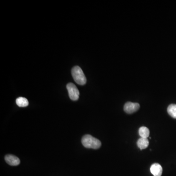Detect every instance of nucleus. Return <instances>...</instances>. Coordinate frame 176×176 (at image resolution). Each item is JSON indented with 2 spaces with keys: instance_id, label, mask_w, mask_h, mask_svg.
Masks as SVG:
<instances>
[{
  "instance_id": "obj_4",
  "label": "nucleus",
  "mask_w": 176,
  "mask_h": 176,
  "mask_svg": "<svg viewBox=\"0 0 176 176\" xmlns=\"http://www.w3.org/2000/svg\"><path fill=\"white\" fill-rule=\"evenodd\" d=\"M140 105L138 103L128 102L126 103L124 106V110L128 114H131L134 112H137L139 109Z\"/></svg>"
},
{
  "instance_id": "obj_9",
  "label": "nucleus",
  "mask_w": 176,
  "mask_h": 176,
  "mask_svg": "<svg viewBox=\"0 0 176 176\" xmlns=\"http://www.w3.org/2000/svg\"><path fill=\"white\" fill-rule=\"evenodd\" d=\"M16 104L20 107H25L28 105V101L25 97H18L16 100Z\"/></svg>"
},
{
  "instance_id": "obj_1",
  "label": "nucleus",
  "mask_w": 176,
  "mask_h": 176,
  "mask_svg": "<svg viewBox=\"0 0 176 176\" xmlns=\"http://www.w3.org/2000/svg\"><path fill=\"white\" fill-rule=\"evenodd\" d=\"M82 144L85 148L97 149L101 146V141L90 134H86L82 138Z\"/></svg>"
},
{
  "instance_id": "obj_10",
  "label": "nucleus",
  "mask_w": 176,
  "mask_h": 176,
  "mask_svg": "<svg viewBox=\"0 0 176 176\" xmlns=\"http://www.w3.org/2000/svg\"><path fill=\"white\" fill-rule=\"evenodd\" d=\"M168 114L174 119H176V104H172L167 108Z\"/></svg>"
},
{
  "instance_id": "obj_5",
  "label": "nucleus",
  "mask_w": 176,
  "mask_h": 176,
  "mask_svg": "<svg viewBox=\"0 0 176 176\" xmlns=\"http://www.w3.org/2000/svg\"><path fill=\"white\" fill-rule=\"evenodd\" d=\"M5 159L6 163L11 166H17L20 163L19 159L14 155H6L5 156Z\"/></svg>"
},
{
  "instance_id": "obj_3",
  "label": "nucleus",
  "mask_w": 176,
  "mask_h": 176,
  "mask_svg": "<svg viewBox=\"0 0 176 176\" xmlns=\"http://www.w3.org/2000/svg\"><path fill=\"white\" fill-rule=\"evenodd\" d=\"M69 96L71 100L73 101H76L79 99V91L76 86L74 84L70 83L67 85Z\"/></svg>"
},
{
  "instance_id": "obj_6",
  "label": "nucleus",
  "mask_w": 176,
  "mask_h": 176,
  "mask_svg": "<svg viewBox=\"0 0 176 176\" xmlns=\"http://www.w3.org/2000/svg\"><path fill=\"white\" fill-rule=\"evenodd\" d=\"M150 171L154 176H161L163 173V168L159 164L156 163L152 165Z\"/></svg>"
},
{
  "instance_id": "obj_2",
  "label": "nucleus",
  "mask_w": 176,
  "mask_h": 176,
  "mask_svg": "<svg viewBox=\"0 0 176 176\" xmlns=\"http://www.w3.org/2000/svg\"><path fill=\"white\" fill-rule=\"evenodd\" d=\"M71 75L75 82L78 85H84L86 83V76L82 70L79 66H75L72 68Z\"/></svg>"
},
{
  "instance_id": "obj_8",
  "label": "nucleus",
  "mask_w": 176,
  "mask_h": 176,
  "mask_svg": "<svg viewBox=\"0 0 176 176\" xmlns=\"http://www.w3.org/2000/svg\"><path fill=\"white\" fill-rule=\"evenodd\" d=\"M139 134L141 138L147 139L150 134V131L148 128L141 127L139 129Z\"/></svg>"
},
{
  "instance_id": "obj_7",
  "label": "nucleus",
  "mask_w": 176,
  "mask_h": 176,
  "mask_svg": "<svg viewBox=\"0 0 176 176\" xmlns=\"http://www.w3.org/2000/svg\"><path fill=\"white\" fill-rule=\"evenodd\" d=\"M137 145L140 150L146 149V148L149 145V140L148 139H145V138H140L138 140Z\"/></svg>"
}]
</instances>
